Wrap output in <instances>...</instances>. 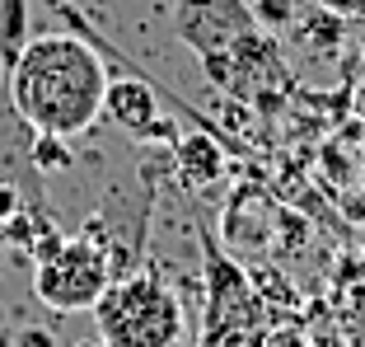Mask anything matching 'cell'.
<instances>
[{
  "label": "cell",
  "mask_w": 365,
  "mask_h": 347,
  "mask_svg": "<svg viewBox=\"0 0 365 347\" xmlns=\"http://www.w3.org/2000/svg\"><path fill=\"white\" fill-rule=\"evenodd\" d=\"M5 89L33 131L80 136L103 118L108 66L80 33H43L5 66Z\"/></svg>",
  "instance_id": "1"
},
{
  "label": "cell",
  "mask_w": 365,
  "mask_h": 347,
  "mask_svg": "<svg viewBox=\"0 0 365 347\" xmlns=\"http://www.w3.org/2000/svg\"><path fill=\"white\" fill-rule=\"evenodd\" d=\"M98 338L108 347H178L182 343V305L173 286L150 268H131L108 282L94 305Z\"/></svg>",
  "instance_id": "2"
},
{
  "label": "cell",
  "mask_w": 365,
  "mask_h": 347,
  "mask_svg": "<svg viewBox=\"0 0 365 347\" xmlns=\"http://www.w3.org/2000/svg\"><path fill=\"white\" fill-rule=\"evenodd\" d=\"M108 282H113V258L94 235H66L52 258L33 263V296L56 315L94 310Z\"/></svg>",
  "instance_id": "3"
},
{
  "label": "cell",
  "mask_w": 365,
  "mask_h": 347,
  "mask_svg": "<svg viewBox=\"0 0 365 347\" xmlns=\"http://www.w3.org/2000/svg\"><path fill=\"white\" fill-rule=\"evenodd\" d=\"M230 52V80L220 94L230 99H258V94H272V89H295V76H290L286 56L277 47V33H262V29H248L244 38L225 47Z\"/></svg>",
  "instance_id": "4"
},
{
  "label": "cell",
  "mask_w": 365,
  "mask_h": 347,
  "mask_svg": "<svg viewBox=\"0 0 365 347\" xmlns=\"http://www.w3.org/2000/svg\"><path fill=\"white\" fill-rule=\"evenodd\" d=\"M248 29H258L248 0H178V5H173V33H178L197 56L230 47L235 38H244Z\"/></svg>",
  "instance_id": "5"
},
{
  "label": "cell",
  "mask_w": 365,
  "mask_h": 347,
  "mask_svg": "<svg viewBox=\"0 0 365 347\" xmlns=\"http://www.w3.org/2000/svg\"><path fill=\"white\" fill-rule=\"evenodd\" d=\"M103 118L118 131H127V136H140V141H160V146L178 141V127H173L169 118H160V89H155L150 80H140V76L108 80Z\"/></svg>",
  "instance_id": "6"
},
{
  "label": "cell",
  "mask_w": 365,
  "mask_h": 347,
  "mask_svg": "<svg viewBox=\"0 0 365 347\" xmlns=\"http://www.w3.org/2000/svg\"><path fill=\"white\" fill-rule=\"evenodd\" d=\"M173 164H178L182 174V183H192V188H211L225 178L230 169V146L215 136V127H178V141H173Z\"/></svg>",
  "instance_id": "7"
},
{
  "label": "cell",
  "mask_w": 365,
  "mask_h": 347,
  "mask_svg": "<svg viewBox=\"0 0 365 347\" xmlns=\"http://www.w3.org/2000/svg\"><path fill=\"white\" fill-rule=\"evenodd\" d=\"M33 136L38 131L19 118V109L10 104V89L0 85V183H38Z\"/></svg>",
  "instance_id": "8"
},
{
  "label": "cell",
  "mask_w": 365,
  "mask_h": 347,
  "mask_svg": "<svg viewBox=\"0 0 365 347\" xmlns=\"http://www.w3.org/2000/svg\"><path fill=\"white\" fill-rule=\"evenodd\" d=\"M295 29H300V43L309 47V52H337L342 47V38H346V19L342 14H333V10H314V14H304V19H295Z\"/></svg>",
  "instance_id": "9"
},
{
  "label": "cell",
  "mask_w": 365,
  "mask_h": 347,
  "mask_svg": "<svg viewBox=\"0 0 365 347\" xmlns=\"http://www.w3.org/2000/svg\"><path fill=\"white\" fill-rule=\"evenodd\" d=\"M76 151H71V136H52V131H38L33 136V169L56 178V174H71Z\"/></svg>",
  "instance_id": "10"
},
{
  "label": "cell",
  "mask_w": 365,
  "mask_h": 347,
  "mask_svg": "<svg viewBox=\"0 0 365 347\" xmlns=\"http://www.w3.org/2000/svg\"><path fill=\"white\" fill-rule=\"evenodd\" d=\"M29 43V14H24V0H0V61L10 66L14 56Z\"/></svg>",
  "instance_id": "11"
},
{
  "label": "cell",
  "mask_w": 365,
  "mask_h": 347,
  "mask_svg": "<svg viewBox=\"0 0 365 347\" xmlns=\"http://www.w3.org/2000/svg\"><path fill=\"white\" fill-rule=\"evenodd\" d=\"M253 5V19L262 33H281L295 24V0H248Z\"/></svg>",
  "instance_id": "12"
},
{
  "label": "cell",
  "mask_w": 365,
  "mask_h": 347,
  "mask_svg": "<svg viewBox=\"0 0 365 347\" xmlns=\"http://www.w3.org/2000/svg\"><path fill=\"white\" fill-rule=\"evenodd\" d=\"M262 347H309V333H300V324H281L262 333Z\"/></svg>",
  "instance_id": "13"
},
{
  "label": "cell",
  "mask_w": 365,
  "mask_h": 347,
  "mask_svg": "<svg viewBox=\"0 0 365 347\" xmlns=\"http://www.w3.org/2000/svg\"><path fill=\"white\" fill-rule=\"evenodd\" d=\"M24 206H29V193H24L19 183H0V221L19 216Z\"/></svg>",
  "instance_id": "14"
},
{
  "label": "cell",
  "mask_w": 365,
  "mask_h": 347,
  "mask_svg": "<svg viewBox=\"0 0 365 347\" xmlns=\"http://www.w3.org/2000/svg\"><path fill=\"white\" fill-rule=\"evenodd\" d=\"M323 10H333V14H342L346 24L351 19H365V0H319Z\"/></svg>",
  "instance_id": "15"
},
{
  "label": "cell",
  "mask_w": 365,
  "mask_h": 347,
  "mask_svg": "<svg viewBox=\"0 0 365 347\" xmlns=\"http://www.w3.org/2000/svg\"><path fill=\"white\" fill-rule=\"evenodd\" d=\"M14 347H56V338L47 333V328H19Z\"/></svg>",
  "instance_id": "16"
},
{
  "label": "cell",
  "mask_w": 365,
  "mask_h": 347,
  "mask_svg": "<svg viewBox=\"0 0 365 347\" xmlns=\"http://www.w3.org/2000/svg\"><path fill=\"white\" fill-rule=\"evenodd\" d=\"M309 347H351V343H346V333H337V328H319V333L309 338Z\"/></svg>",
  "instance_id": "17"
},
{
  "label": "cell",
  "mask_w": 365,
  "mask_h": 347,
  "mask_svg": "<svg viewBox=\"0 0 365 347\" xmlns=\"http://www.w3.org/2000/svg\"><path fill=\"white\" fill-rule=\"evenodd\" d=\"M76 347H108L103 338H89V343H76Z\"/></svg>",
  "instance_id": "18"
},
{
  "label": "cell",
  "mask_w": 365,
  "mask_h": 347,
  "mask_svg": "<svg viewBox=\"0 0 365 347\" xmlns=\"http://www.w3.org/2000/svg\"><path fill=\"white\" fill-rule=\"evenodd\" d=\"M0 80H5V61H0Z\"/></svg>",
  "instance_id": "19"
},
{
  "label": "cell",
  "mask_w": 365,
  "mask_h": 347,
  "mask_svg": "<svg viewBox=\"0 0 365 347\" xmlns=\"http://www.w3.org/2000/svg\"><path fill=\"white\" fill-rule=\"evenodd\" d=\"M361 76H365V56H361Z\"/></svg>",
  "instance_id": "20"
}]
</instances>
